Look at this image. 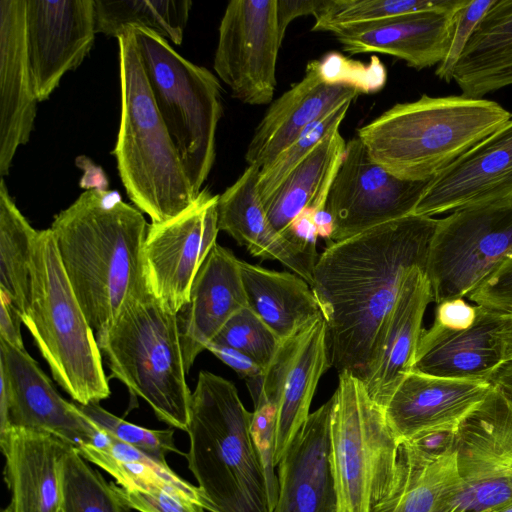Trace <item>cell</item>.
<instances>
[{"instance_id": "obj_1", "label": "cell", "mask_w": 512, "mask_h": 512, "mask_svg": "<svg viewBox=\"0 0 512 512\" xmlns=\"http://www.w3.org/2000/svg\"><path fill=\"white\" fill-rule=\"evenodd\" d=\"M437 223L409 215L328 243L318 256L311 288L338 373L369 379L407 274L415 267L426 271Z\"/></svg>"}, {"instance_id": "obj_2", "label": "cell", "mask_w": 512, "mask_h": 512, "mask_svg": "<svg viewBox=\"0 0 512 512\" xmlns=\"http://www.w3.org/2000/svg\"><path fill=\"white\" fill-rule=\"evenodd\" d=\"M148 227L139 209L107 189H87L54 217L61 264L95 336L152 296L143 256Z\"/></svg>"}, {"instance_id": "obj_3", "label": "cell", "mask_w": 512, "mask_h": 512, "mask_svg": "<svg viewBox=\"0 0 512 512\" xmlns=\"http://www.w3.org/2000/svg\"><path fill=\"white\" fill-rule=\"evenodd\" d=\"M512 118L484 98L431 97L398 103L360 127V138L375 162L411 181L434 178Z\"/></svg>"}, {"instance_id": "obj_4", "label": "cell", "mask_w": 512, "mask_h": 512, "mask_svg": "<svg viewBox=\"0 0 512 512\" xmlns=\"http://www.w3.org/2000/svg\"><path fill=\"white\" fill-rule=\"evenodd\" d=\"M251 420L252 412L232 382L208 371L199 373L190 403L186 458L210 512H272Z\"/></svg>"}, {"instance_id": "obj_5", "label": "cell", "mask_w": 512, "mask_h": 512, "mask_svg": "<svg viewBox=\"0 0 512 512\" xmlns=\"http://www.w3.org/2000/svg\"><path fill=\"white\" fill-rule=\"evenodd\" d=\"M121 118L113 155L133 204L151 223L169 220L196 199L151 93L134 34L118 38Z\"/></svg>"}, {"instance_id": "obj_6", "label": "cell", "mask_w": 512, "mask_h": 512, "mask_svg": "<svg viewBox=\"0 0 512 512\" xmlns=\"http://www.w3.org/2000/svg\"><path fill=\"white\" fill-rule=\"evenodd\" d=\"M54 380L79 404L110 396L96 336L61 264L50 228L38 230L22 316Z\"/></svg>"}, {"instance_id": "obj_7", "label": "cell", "mask_w": 512, "mask_h": 512, "mask_svg": "<svg viewBox=\"0 0 512 512\" xmlns=\"http://www.w3.org/2000/svg\"><path fill=\"white\" fill-rule=\"evenodd\" d=\"M96 340L109 378L145 400L159 420L187 431L192 392L186 382L177 314L150 296L126 307Z\"/></svg>"}, {"instance_id": "obj_8", "label": "cell", "mask_w": 512, "mask_h": 512, "mask_svg": "<svg viewBox=\"0 0 512 512\" xmlns=\"http://www.w3.org/2000/svg\"><path fill=\"white\" fill-rule=\"evenodd\" d=\"M129 29L156 107L198 196L215 160L222 115L220 83L211 71L185 59L155 32Z\"/></svg>"}, {"instance_id": "obj_9", "label": "cell", "mask_w": 512, "mask_h": 512, "mask_svg": "<svg viewBox=\"0 0 512 512\" xmlns=\"http://www.w3.org/2000/svg\"><path fill=\"white\" fill-rule=\"evenodd\" d=\"M331 461L338 512H372L394 488L400 443L363 382L339 373L332 395Z\"/></svg>"}, {"instance_id": "obj_10", "label": "cell", "mask_w": 512, "mask_h": 512, "mask_svg": "<svg viewBox=\"0 0 512 512\" xmlns=\"http://www.w3.org/2000/svg\"><path fill=\"white\" fill-rule=\"evenodd\" d=\"M512 254V200L475 205L438 219L426 274L433 301L464 298Z\"/></svg>"}, {"instance_id": "obj_11", "label": "cell", "mask_w": 512, "mask_h": 512, "mask_svg": "<svg viewBox=\"0 0 512 512\" xmlns=\"http://www.w3.org/2000/svg\"><path fill=\"white\" fill-rule=\"evenodd\" d=\"M432 179L411 181L392 175L373 160L359 137L351 138L327 195L325 207L334 223L327 242L413 215Z\"/></svg>"}, {"instance_id": "obj_12", "label": "cell", "mask_w": 512, "mask_h": 512, "mask_svg": "<svg viewBox=\"0 0 512 512\" xmlns=\"http://www.w3.org/2000/svg\"><path fill=\"white\" fill-rule=\"evenodd\" d=\"M218 195L203 189L175 217L149 224L143 256L150 294L167 311L178 314L188 303L193 281L217 243Z\"/></svg>"}, {"instance_id": "obj_13", "label": "cell", "mask_w": 512, "mask_h": 512, "mask_svg": "<svg viewBox=\"0 0 512 512\" xmlns=\"http://www.w3.org/2000/svg\"><path fill=\"white\" fill-rule=\"evenodd\" d=\"M0 432L20 428L50 434L68 446H102L107 436L57 392L24 349L0 339Z\"/></svg>"}, {"instance_id": "obj_14", "label": "cell", "mask_w": 512, "mask_h": 512, "mask_svg": "<svg viewBox=\"0 0 512 512\" xmlns=\"http://www.w3.org/2000/svg\"><path fill=\"white\" fill-rule=\"evenodd\" d=\"M277 0H232L219 26L214 70L234 98L249 105L272 101L278 51Z\"/></svg>"}, {"instance_id": "obj_15", "label": "cell", "mask_w": 512, "mask_h": 512, "mask_svg": "<svg viewBox=\"0 0 512 512\" xmlns=\"http://www.w3.org/2000/svg\"><path fill=\"white\" fill-rule=\"evenodd\" d=\"M331 367L327 325L320 316L283 340L264 375L260 390L276 408L277 466L306 422L322 375Z\"/></svg>"}, {"instance_id": "obj_16", "label": "cell", "mask_w": 512, "mask_h": 512, "mask_svg": "<svg viewBox=\"0 0 512 512\" xmlns=\"http://www.w3.org/2000/svg\"><path fill=\"white\" fill-rule=\"evenodd\" d=\"M25 26L31 78L40 102L90 52L97 33L94 0H25Z\"/></svg>"}, {"instance_id": "obj_17", "label": "cell", "mask_w": 512, "mask_h": 512, "mask_svg": "<svg viewBox=\"0 0 512 512\" xmlns=\"http://www.w3.org/2000/svg\"><path fill=\"white\" fill-rule=\"evenodd\" d=\"M512 200V118L429 183L414 214L444 212Z\"/></svg>"}, {"instance_id": "obj_18", "label": "cell", "mask_w": 512, "mask_h": 512, "mask_svg": "<svg viewBox=\"0 0 512 512\" xmlns=\"http://www.w3.org/2000/svg\"><path fill=\"white\" fill-rule=\"evenodd\" d=\"M332 398L309 414L278 463L273 512H338L331 461Z\"/></svg>"}, {"instance_id": "obj_19", "label": "cell", "mask_w": 512, "mask_h": 512, "mask_svg": "<svg viewBox=\"0 0 512 512\" xmlns=\"http://www.w3.org/2000/svg\"><path fill=\"white\" fill-rule=\"evenodd\" d=\"M492 386L489 381L442 378L411 371L382 410L401 444L421 433L457 430Z\"/></svg>"}, {"instance_id": "obj_20", "label": "cell", "mask_w": 512, "mask_h": 512, "mask_svg": "<svg viewBox=\"0 0 512 512\" xmlns=\"http://www.w3.org/2000/svg\"><path fill=\"white\" fill-rule=\"evenodd\" d=\"M245 307L240 260L216 243L193 281L188 303L177 314L186 374L227 321Z\"/></svg>"}, {"instance_id": "obj_21", "label": "cell", "mask_w": 512, "mask_h": 512, "mask_svg": "<svg viewBox=\"0 0 512 512\" xmlns=\"http://www.w3.org/2000/svg\"><path fill=\"white\" fill-rule=\"evenodd\" d=\"M359 94L353 87L327 82L319 60L308 62L301 81L272 102L257 125L246 150L247 164L268 166L308 126Z\"/></svg>"}, {"instance_id": "obj_22", "label": "cell", "mask_w": 512, "mask_h": 512, "mask_svg": "<svg viewBox=\"0 0 512 512\" xmlns=\"http://www.w3.org/2000/svg\"><path fill=\"white\" fill-rule=\"evenodd\" d=\"M38 99L28 61L25 0L0 1V176L33 130Z\"/></svg>"}, {"instance_id": "obj_23", "label": "cell", "mask_w": 512, "mask_h": 512, "mask_svg": "<svg viewBox=\"0 0 512 512\" xmlns=\"http://www.w3.org/2000/svg\"><path fill=\"white\" fill-rule=\"evenodd\" d=\"M460 7L404 14L338 28L331 33L351 55L379 52L420 70L439 65L445 59L452 38L454 13Z\"/></svg>"}, {"instance_id": "obj_24", "label": "cell", "mask_w": 512, "mask_h": 512, "mask_svg": "<svg viewBox=\"0 0 512 512\" xmlns=\"http://www.w3.org/2000/svg\"><path fill=\"white\" fill-rule=\"evenodd\" d=\"M0 447L10 491L3 512H60L61 461L70 446L47 433L10 427L0 432Z\"/></svg>"}, {"instance_id": "obj_25", "label": "cell", "mask_w": 512, "mask_h": 512, "mask_svg": "<svg viewBox=\"0 0 512 512\" xmlns=\"http://www.w3.org/2000/svg\"><path fill=\"white\" fill-rule=\"evenodd\" d=\"M259 173L260 167L248 165L239 178L218 195L219 230L229 234L251 255L280 262L311 286L319 255L301 249L273 228L259 195Z\"/></svg>"}, {"instance_id": "obj_26", "label": "cell", "mask_w": 512, "mask_h": 512, "mask_svg": "<svg viewBox=\"0 0 512 512\" xmlns=\"http://www.w3.org/2000/svg\"><path fill=\"white\" fill-rule=\"evenodd\" d=\"M502 317L478 306L475 323L450 332L431 326L423 330L412 371L459 380L489 381L505 361L497 335Z\"/></svg>"}, {"instance_id": "obj_27", "label": "cell", "mask_w": 512, "mask_h": 512, "mask_svg": "<svg viewBox=\"0 0 512 512\" xmlns=\"http://www.w3.org/2000/svg\"><path fill=\"white\" fill-rule=\"evenodd\" d=\"M431 301L433 295L426 271L413 268L390 314L376 364L363 383L370 399L381 408L413 369L424 313Z\"/></svg>"}, {"instance_id": "obj_28", "label": "cell", "mask_w": 512, "mask_h": 512, "mask_svg": "<svg viewBox=\"0 0 512 512\" xmlns=\"http://www.w3.org/2000/svg\"><path fill=\"white\" fill-rule=\"evenodd\" d=\"M455 454L462 481L512 475L510 394L492 386L458 426Z\"/></svg>"}, {"instance_id": "obj_29", "label": "cell", "mask_w": 512, "mask_h": 512, "mask_svg": "<svg viewBox=\"0 0 512 512\" xmlns=\"http://www.w3.org/2000/svg\"><path fill=\"white\" fill-rule=\"evenodd\" d=\"M452 80L468 98L512 85V0H496L474 29Z\"/></svg>"}, {"instance_id": "obj_30", "label": "cell", "mask_w": 512, "mask_h": 512, "mask_svg": "<svg viewBox=\"0 0 512 512\" xmlns=\"http://www.w3.org/2000/svg\"><path fill=\"white\" fill-rule=\"evenodd\" d=\"M240 268L248 307L281 341L322 316L311 286L297 274L241 260Z\"/></svg>"}, {"instance_id": "obj_31", "label": "cell", "mask_w": 512, "mask_h": 512, "mask_svg": "<svg viewBox=\"0 0 512 512\" xmlns=\"http://www.w3.org/2000/svg\"><path fill=\"white\" fill-rule=\"evenodd\" d=\"M346 142L339 130L323 139L262 202L273 228L286 238L292 223L307 209H324Z\"/></svg>"}, {"instance_id": "obj_32", "label": "cell", "mask_w": 512, "mask_h": 512, "mask_svg": "<svg viewBox=\"0 0 512 512\" xmlns=\"http://www.w3.org/2000/svg\"><path fill=\"white\" fill-rule=\"evenodd\" d=\"M461 486L455 452L432 459L400 444L394 488L372 512H449Z\"/></svg>"}, {"instance_id": "obj_33", "label": "cell", "mask_w": 512, "mask_h": 512, "mask_svg": "<svg viewBox=\"0 0 512 512\" xmlns=\"http://www.w3.org/2000/svg\"><path fill=\"white\" fill-rule=\"evenodd\" d=\"M102 446H85L79 453L110 474L125 489L165 490L188 498L211 510L198 488L177 475L167 464L108 437Z\"/></svg>"}, {"instance_id": "obj_34", "label": "cell", "mask_w": 512, "mask_h": 512, "mask_svg": "<svg viewBox=\"0 0 512 512\" xmlns=\"http://www.w3.org/2000/svg\"><path fill=\"white\" fill-rule=\"evenodd\" d=\"M38 230L34 229L11 198L4 178L0 181V295L25 314L31 286V263Z\"/></svg>"}, {"instance_id": "obj_35", "label": "cell", "mask_w": 512, "mask_h": 512, "mask_svg": "<svg viewBox=\"0 0 512 512\" xmlns=\"http://www.w3.org/2000/svg\"><path fill=\"white\" fill-rule=\"evenodd\" d=\"M191 7L190 0H94L96 30L118 38L129 28H145L179 45Z\"/></svg>"}, {"instance_id": "obj_36", "label": "cell", "mask_w": 512, "mask_h": 512, "mask_svg": "<svg viewBox=\"0 0 512 512\" xmlns=\"http://www.w3.org/2000/svg\"><path fill=\"white\" fill-rule=\"evenodd\" d=\"M60 479V512H131L118 487L106 482L72 447L62 458Z\"/></svg>"}, {"instance_id": "obj_37", "label": "cell", "mask_w": 512, "mask_h": 512, "mask_svg": "<svg viewBox=\"0 0 512 512\" xmlns=\"http://www.w3.org/2000/svg\"><path fill=\"white\" fill-rule=\"evenodd\" d=\"M466 0H333L318 16L312 31L332 32L338 28L376 22L428 10H453Z\"/></svg>"}, {"instance_id": "obj_38", "label": "cell", "mask_w": 512, "mask_h": 512, "mask_svg": "<svg viewBox=\"0 0 512 512\" xmlns=\"http://www.w3.org/2000/svg\"><path fill=\"white\" fill-rule=\"evenodd\" d=\"M351 103L352 101H347L340 104L308 126L271 164L260 169L258 190L262 202L323 139L339 130Z\"/></svg>"}, {"instance_id": "obj_39", "label": "cell", "mask_w": 512, "mask_h": 512, "mask_svg": "<svg viewBox=\"0 0 512 512\" xmlns=\"http://www.w3.org/2000/svg\"><path fill=\"white\" fill-rule=\"evenodd\" d=\"M74 403L106 436L138 449L160 462H166L165 456L168 453L179 452L174 443L172 429L154 430L132 424L108 412L99 403Z\"/></svg>"}, {"instance_id": "obj_40", "label": "cell", "mask_w": 512, "mask_h": 512, "mask_svg": "<svg viewBox=\"0 0 512 512\" xmlns=\"http://www.w3.org/2000/svg\"><path fill=\"white\" fill-rule=\"evenodd\" d=\"M212 342L238 350L266 369L282 341L245 307L227 321Z\"/></svg>"}, {"instance_id": "obj_41", "label": "cell", "mask_w": 512, "mask_h": 512, "mask_svg": "<svg viewBox=\"0 0 512 512\" xmlns=\"http://www.w3.org/2000/svg\"><path fill=\"white\" fill-rule=\"evenodd\" d=\"M253 402L251 436L263 466L269 503L273 512L279 491L276 473V408L262 395H259Z\"/></svg>"}, {"instance_id": "obj_42", "label": "cell", "mask_w": 512, "mask_h": 512, "mask_svg": "<svg viewBox=\"0 0 512 512\" xmlns=\"http://www.w3.org/2000/svg\"><path fill=\"white\" fill-rule=\"evenodd\" d=\"M320 71L327 82L347 85L360 93L376 91L386 81V70L377 57L365 66L333 52L320 61Z\"/></svg>"}, {"instance_id": "obj_43", "label": "cell", "mask_w": 512, "mask_h": 512, "mask_svg": "<svg viewBox=\"0 0 512 512\" xmlns=\"http://www.w3.org/2000/svg\"><path fill=\"white\" fill-rule=\"evenodd\" d=\"M512 503V475L462 481L449 512H483Z\"/></svg>"}, {"instance_id": "obj_44", "label": "cell", "mask_w": 512, "mask_h": 512, "mask_svg": "<svg viewBox=\"0 0 512 512\" xmlns=\"http://www.w3.org/2000/svg\"><path fill=\"white\" fill-rule=\"evenodd\" d=\"M496 0H466L454 13L453 32L449 51L438 65L435 74L440 80L450 82L454 68L474 29Z\"/></svg>"}, {"instance_id": "obj_45", "label": "cell", "mask_w": 512, "mask_h": 512, "mask_svg": "<svg viewBox=\"0 0 512 512\" xmlns=\"http://www.w3.org/2000/svg\"><path fill=\"white\" fill-rule=\"evenodd\" d=\"M467 297L476 306L512 317V254Z\"/></svg>"}, {"instance_id": "obj_46", "label": "cell", "mask_w": 512, "mask_h": 512, "mask_svg": "<svg viewBox=\"0 0 512 512\" xmlns=\"http://www.w3.org/2000/svg\"><path fill=\"white\" fill-rule=\"evenodd\" d=\"M118 491L131 508L139 512H204L205 507L165 490L125 489Z\"/></svg>"}, {"instance_id": "obj_47", "label": "cell", "mask_w": 512, "mask_h": 512, "mask_svg": "<svg viewBox=\"0 0 512 512\" xmlns=\"http://www.w3.org/2000/svg\"><path fill=\"white\" fill-rule=\"evenodd\" d=\"M478 316V306L468 304L463 298H453L437 303L433 326L455 332L470 328Z\"/></svg>"}, {"instance_id": "obj_48", "label": "cell", "mask_w": 512, "mask_h": 512, "mask_svg": "<svg viewBox=\"0 0 512 512\" xmlns=\"http://www.w3.org/2000/svg\"><path fill=\"white\" fill-rule=\"evenodd\" d=\"M401 444L423 456L437 459L455 452L456 430H435L421 433Z\"/></svg>"}, {"instance_id": "obj_49", "label": "cell", "mask_w": 512, "mask_h": 512, "mask_svg": "<svg viewBox=\"0 0 512 512\" xmlns=\"http://www.w3.org/2000/svg\"><path fill=\"white\" fill-rule=\"evenodd\" d=\"M333 0H277V25L281 41L290 22L300 16H318Z\"/></svg>"}, {"instance_id": "obj_50", "label": "cell", "mask_w": 512, "mask_h": 512, "mask_svg": "<svg viewBox=\"0 0 512 512\" xmlns=\"http://www.w3.org/2000/svg\"><path fill=\"white\" fill-rule=\"evenodd\" d=\"M206 350L232 368L245 381L261 378L265 373V368L244 353L231 347L211 342Z\"/></svg>"}, {"instance_id": "obj_51", "label": "cell", "mask_w": 512, "mask_h": 512, "mask_svg": "<svg viewBox=\"0 0 512 512\" xmlns=\"http://www.w3.org/2000/svg\"><path fill=\"white\" fill-rule=\"evenodd\" d=\"M0 304V339L24 350L20 332V324L23 321L20 313L2 295H0Z\"/></svg>"}, {"instance_id": "obj_52", "label": "cell", "mask_w": 512, "mask_h": 512, "mask_svg": "<svg viewBox=\"0 0 512 512\" xmlns=\"http://www.w3.org/2000/svg\"><path fill=\"white\" fill-rule=\"evenodd\" d=\"M489 382L512 396V359L502 362L493 372Z\"/></svg>"}, {"instance_id": "obj_53", "label": "cell", "mask_w": 512, "mask_h": 512, "mask_svg": "<svg viewBox=\"0 0 512 512\" xmlns=\"http://www.w3.org/2000/svg\"><path fill=\"white\" fill-rule=\"evenodd\" d=\"M497 335L502 343L504 359H512V317H502Z\"/></svg>"}, {"instance_id": "obj_54", "label": "cell", "mask_w": 512, "mask_h": 512, "mask_svg": "<svg viewBox=\"0 0 512 512\" xmlns=\"http://www.w3.org/2000/svg\"><path fill=\"white\" fill-rule=\"evenodd\" d=\"M483 512H512V503L498 506V507H495V508H492V509H489V510H486Z\"/></svg>"}]
</instances>
